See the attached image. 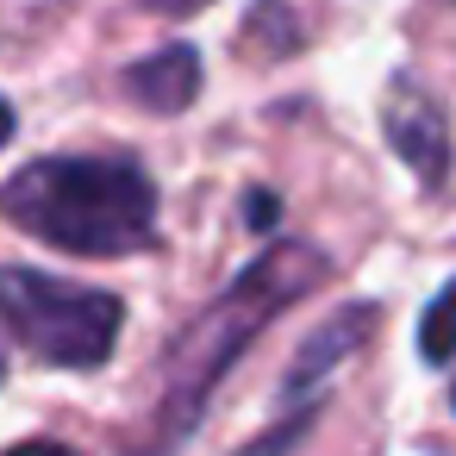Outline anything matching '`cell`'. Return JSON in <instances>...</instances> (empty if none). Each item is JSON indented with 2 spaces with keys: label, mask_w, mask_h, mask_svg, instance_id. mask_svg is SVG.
Listing matches in <instances>:
<instances>
[{
  "label": "cell",
  "mask_w": 456,
  "mask_h": 456,
  "mask_svg": "<svg viewBox=\"0 0 456 456\" xmlns=\"http://www.w3.org/2000/svg\"><path fill=\"white\" fill-rule=\"evenodd\" d=\"M331 281V256L306 238H281L269 250H256L232 288H219L163 350V375H157V400L144 406L138 425L119 431V456H182L188 437L207 419V400L219 394L225 369H238V356L269 331V319H281L288 306H300L306 294H319Z\"/></svg>",
  "instance_id": "6da1fadb"
},
{
  "label": "cell",
  "mask_w": 456,
  "mask_h": 456,
  "mask_svg": "<svg viewBox=\"0 0 456 456\" xmlns=\"http://www.w3.org/2000/svg\"><path fill=\"white\" fill-rule=\"evenodd\" d=\"M157 182L138 157H32L0 182V219L63 256H138L157 244Z\"/></svg>",
  "instance_id": "7a4b0ae2"
},
{
  "label": "cell",
  "mask_w": 456,
  "mask_h": 456,
  "mask_svg": "<svg viewBox=\"0 0 456 456\" xmlns=\"http://www.w3.org/2000/svg\"><path fill=\"white\" fill-rule=\"evenodd\" d=\"M0 325L20 350L51 369H107L126 331V300L94 281H69L51 269L0 263Z\"/></svg>",
  "instance_id": "3957f363"
},
{
  "label": "cell",
  "mask_w": 456,
  "mask_h": 456,
  "mask_svg": "<svg viewBox=\"0 0 456 456\" xmlns=\"http://www.w3.org/2000/svg\"><path fill=\"white\" fill-rule=\"evenodd\" d=\"M375 319H381L375 300H350V306H338V313L300 344V356H294V369H288V381H281V406H275L269 431H256V437H250L244 450H232V456H294V450L306 444V431L319 425V412H325L331 369L350 362V356L375 338Z\"/></svg>",
  "instance_id": "277c9868"
},
{
  "label": "cell",
  "mask_w": 456,
  "mask_h": 456,
  "mask_svg": "<svg viewBox=\"0 0 456 456\" xmlns=\"http://www.w3.org/2000/svg\"><path fill=\"white\" fill-rule=\"evenodd\" d=\"M381 132H387L394 157L419 175V188H444V175H450V119H444L437 94H431L419 76L400 69V76L387 82Z\"/></svg>",
  "instance_id": "5b68a950"
},
{
  "label": "cell",
  "mask_w": 456,
  "mask_h": 456,
  "mask_svg": "<svg viewBox=\"0 0 456 456\" xmlns=\"http://www.w3.org/2000/svg\"><path fill=\"white\" fill-rule=\"evenodd\" d=\"M126 94L138 101V107H151V113H188L194 101H200V51L194 45H163V51H151V57H138L132 69H126Z\"/></svg>",
  "instance_id": "8992f818"
},
{
  "label": "cell",
  "mask_w": 456,
  "mask_h": 456,
  "mask_svg": "<svg viewBox=\"0 0 456 456\" xmlns=\"http://www.w3.org/2000/svg\"><path fill=\"white\" fill-rule=\"evenodd\" d=\"M419 356H425L431 369L456 362V281H444V288L431 294V306H425V319H419Z\"/></svg>",
  "instance_id": "52a82bcc"
},
{
  "label": "cell",
  "mask_w": 456,
  "mask_h": 456,
  "mask_svg": "<svg viewBox=\"0 0 456 456\" xmlns=\"http://www.w3.org/2000/svg\"><path fill=\"white\" fill-rule=\"evenodd\" d=\"M294 45H300L294 13L281 7V0H263V7L250 13V26H244V51H256V57H281V51H294Z\"/></svg>",
  "instance_id": "ba28073f"
},
{
  "label": "cell",
  "mask_w": 456,
  "mask_h": 456,
  "mask_svg": "<svg viewBox=\"0 0 456 456\" xmlns=\"http://www.w3.org/2000/svg\"><path fill=\"white\" fill-rule=\"evenodd\" d=\"M0 456H82V450L63 444V437H26V444H7Z\"/></svg>",
  "instance_id": "9c48e42d"
},
{
  "label": "cell",
  "mask_w": 456,
  "mask_h": 456,
  "mask_svg": "<svg viewBox=\"0 0 456 456\" xmlns=\"http://www.w3.org/2000/svg\"><path fill=\"white\" fill-rule=\"evenodd\" d=\"M244 213H250V225H256V232H269V225H275V213H281V200H275L269 188H250Z\"/></svg>",
  "instance_id": "30bf717a"
},
{
  "label": "cell",
  "mask_w": 456,
  "mask_h": 456,
  "mask_svg": "<svg viewBox=\"0 0 456 456\" xmlns=\"http://www.w3.org/2000/svg\"><path fill=\"white\" fill-rule=\"evenodd\" d=\"M151 13H169V20H188V13H200V7H213V0H144Z\"/></svg>",
  "instance_id": "8fae6325"
},
{
  "label": "cell",
  "mask_w": 456,
  "mask_h": 456,
  "mask_svg": "<svg viewBox=\"0 0 456 456\" xmlns=\"http://www.w3.org/2000/svg\"><path fill=\"white\" fill-rule=\"evenodd\" d=\"M13 132H20V119H13V101H0V151L13 144Z\"/></svg>",
  "instance_id": "7c38bea8"
},
{
  "label": "cell",
  "mask_w": 456,
  "mask_h": 456,
  "mask_svg": "<svg viewBox=\"0 0 456 456\" xmlns=\"http://www.w3.org/2000/svg\"><path fill=\"white\" fill-rule=\"evenodd\" d=\"M0 381H7V356H0Z\"/></svg>",
  "instance_id": "4fadbf2b"
},
{
  "label": "cell",
  "mask_w": 456,
  "mask_h": 456,
  "mask_svg": "<svg viewBox=\"0 0 456 456\" xmlns=\"http://www.w3.org/2000/svg\"><path fill=\"white\" fill-rule=\"evenodd\" d=\"M450 400H456V387H450Z\"/></svg>",
  "instance_id": "5bb4252c"
}]
</instances>
